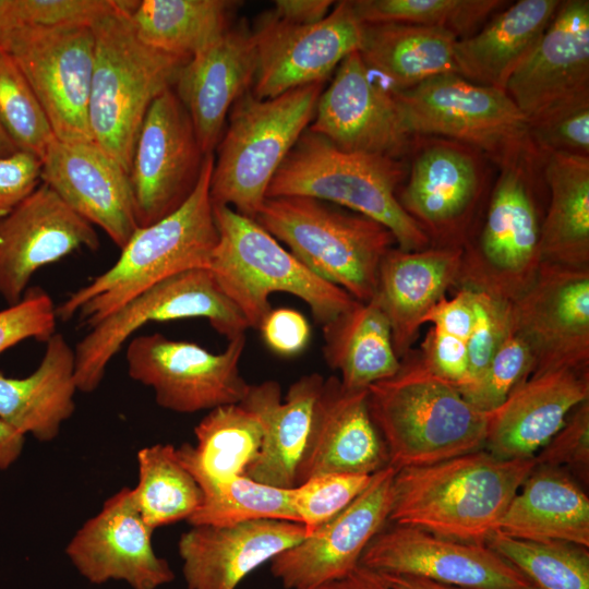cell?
<instances>
[{"label": "cell", "mask_w": 589, "mask_h": 589, "mask_svg": "<svg viewBox=\"0 0 589 589\" xmlns=\"http://www.w3.org/2000/svg\"><path fill=\"white\" fill-rule=\"evenodd\" d=\"M57 321L51 297L39 287L27 289L17 303L0 311V353L26 339L46 342Z\"/></svg>", "instance_id": "obj_48"}, {"label": "cell", "mask_w": 589, "mask_h": 589, "mask_svg": "<svg viewBox=\"0 0 589 589\" xmlns=\"http://www.w3.org/2000/svg\"><path fill=\"white\" fill-rule=\"evenodd\" d=\"M363 24L402 23L471 36L505 5L501 0H353Z\"/></svg>", "instance_id": "obj_42"}, {"label": "cell", "mask_w": 589, "mask_h": 589, "mask_svg": "<svg viewBox=\"0 0 589 589\" xmlns=\"http://www.w3.org/2000/svg\"><path fill=\"white\" fill-rule=\"evenodd\" d=\"M485 544L542 589H589L588 548L517 539L495 530Z\"/></svg>", "instance_id": "obj_41"}, {"label": "cell", "mask_w": 589, "mask_h": 589, "mask_svg": "<svg viewBox=\"0 0 589 589\" xmlns=\"http://www.w3.org/2000/svg\"><path fill=\"white\" fill-rule=\"evenodd\" d=\"M20 26L16 0H0V51H7L13 33Z\"/></svg>", "instance_id": "obj_57"}, {"label": "cell", "mask_w": 589, "mask_h": 589, "mask_svg": "<svg viewBox=\"0 0 589 589\" xmlns=\"http://www.w3.org/2000/svg\"><path fill=\"white\" fill-rule=\"evenodd\" d=\"M529 173L501 169L481 230L461 248L457 288L513 302L533 283L542 264L538 208Z\"/></svg>", "instance_id": "obj_11"}, {"label": "cell", "mask_w": 589, "mask_h": 589, "mask_svg": "<svg viewBox=\"0 0 589 589\" xmlns=\"http://www.w3.org/2000/svg\"><path fill=\"white\" fill-rule=\"evenodd\" d=\"M76 390L74 349L55 333L32 374L16 378L0 371V419L23 435L49 442L74 412Z\"/></svg>", "instance_id": "obj_32"}, {"label": "cell", "mask_w": 589, "mask_h": 589, "mask_svg": "<svg viewBox=\"0 0 589 589\" xmlns=\"http://www.w3.org/2000/svg\"><path fill=\"white\" fill-rule=\"evenodd\" d=\"M139 482L132 489L136 508L155 530L189 518L200 508L203 492L181 464L171 444L143 447L136 455Z\"/></svg>", "instance_id": "obj_39"}, {"label": "cell", "mask_w": 589, "mask_h": 589, "mask_svg": "<svg viewBox=\"0 0 589 589\" xmlns=\"http://www.w3.org/2000/svg\"><path fill=\"white\" fill-rule=\"evenodd\" d=\"M205 156L188 111L167 89L148 108L132 153L128 175L137 227L163 219L189 199Z\"/></svg>", "instance_id": "obj_15"}, {"label": "cell", "mask_w": 589, "mask_h": 589, "mask_svg": "<svg viewBox=\"0 0 589 589\" xmlns=\"http://www.w3.org/2000/svg\"><path fill=\"white\" fill-rule=\"evenodd\" d=\"M457 37L444 29L402 23L364 24L359 53L369 70L394 92L457 73Z\"/></svg>", "instance_id": "obj_34"}, {"label": "cell", "mask_w": 589, "mask_h": 589, "mask_svg": "<svg viewBox=\"0 0 589 589\" xmlns=\"http://www.w3.org/2000/svg\"><path fill=\"white\" fill-rule=\"evenodd\" d=\"M586 400L589 369L531 375L486 412L484 449L501 459L533 458Z\"/></svg>", "instance_id": "obj_28"}, {"label": "cell", "mask_w": 589, "mask_h": 589, "mask_svg": "<svg viewBox=\"0 0 589 589\" xmlns=\"http://www.w3.org/2000/svg\"><path fill=\"white\" fill-rule=\"evenodd\" d=\"M40 180L120 250L139 228L128 172L94 142L55 139L41 158Z\"/></svg>", "instance_id": "obj_23"}, {"label": "cell", "mask_w": 589, "mask_h": 589, "mask_svg": "<svg viewBox=\"0 0 589 589\" xmlns=\"http://www.w3.org/2000/svg\"><path fill=\"white\" fill-rule=\"evenodd\" d=\"M153 529L140 515L132 489L123 488L74 534L65 554L91 584L125 581L132 589H158L175 579L152 545Z\"/></svg>", "instance_id": "obj_22"}, {"label": "cell", "mask_w": 589, "mask_h": 589, "mask_svg": "<svg viewBox=\"0 0 589 589\" xmlns=\"http://www.w3.org/2000/svg\"><path fill=\"white\" fill-rule=\"evenodd\" d=\"M396 469L375 472L370 484L344 510L271 561L272 575L285 589H308L352 573L372 539L388 521Z\"/></svg>", "instance_id": "obj_20"}, {"label": "cell", "mask_w": 589, "mask_h": 589, "mask_svg": "<svg viewBox=\"0 0 589 589\" xmlns=\"http://www.w3.org/2000/svg\"><path fill=\"white\" fill-rule=\"evenodd\" d=\"M255 221L315 275L361 302L374 297L380 264L397 244L378 221L308 196L266 197Z\"/></svg>", "instance_id": "obj_8"}, {"label": "cell", "mask_w": 589, "mask_h": 589, "mask_svg": "<svg viewBox=\"0 0 589 589\" xmlns=\"http://www.w3.org/2000/svg\"><path fill=\"white\" fill-rule=\"evenodd\" d=\"M213 211L218 241L207 269L250 328L259 329L272 310L274 292L301 299L322 326L357 301L310 271L255 219L229 206H213Z\"/></svg>", "instance_id": "obj_6"}, {"label": "cell", "mask_w": 589, "mask_h": 589, "mask_svg": "<svg viewBox=\"0 0 589 589\" xmlns=\"http://www.w3.org/2000/svg\"><path fill=\"white\" fill-rule=\"evenodd\" d=\"M406 176L398 158L340 149L308 128L276 171L266 197L308 196L332 203L384 225L397 248L418 251L431 245L399 204L397 190Z\"/></svg>", "instance_id": "obj_5"}, {"label": "cell", "mask_w": 589, "mask_h": 589, "mask_svg": "<svg viewBox=\"0 0 589 589\" xmlns=\"http://www.w3.org/2000/svg\"><path fill=\"white\" fill-rule=\"evenodd\" d=\"M496 530L532 541H562L589 548V498L579 482L560 468L536 466Z\"/></svg>", "instance_id": "obj_33"}, {"label": "cell", "mask_w": 589, "mask_h": 589, "mask_svg": "<svg viewBox=\"0 0 589 589\" xmlns=\"http://www.w3.org/2000/svg\"><path fill=\"white\" fill-rule=\"evenodd\" d=\"M0 124L21 152L40 160L56 139L37 96L7 51H0Z\"/></svg>", "instance_id": "obj_43"}, {"label": "cell", "mask_w": 589, "mask_h": 589, "mask_svg": "<svg viewBox=\"0 0 589 589\" xmlns=\"http://www.w3.org/2000/svg\"><path fill=\"white\" fill-rule=\"evenodd\" d=\"M532 371L531 350L512 326L482 375L459 393L477 409L490 412L502 405L518 385L529 378Z\"/></svg>", "instance_id": "obj_44"}, {"label": "cell", "mask_w": 589, "mask_h": 589, "mask_svg": "<svg viewBox=\"0 0 589 589\" xmlns=\"http://www.w3.org/2000/svg\"><path fill=\"white\" fill-rule=\"evenodd\" d=\"M256 70L255 40L245 22L232 24L181 68L172 89L188 111L205 155L214 154L232 106L250 92Z\"/></svg>", "instance_id": "obj_26"}, {"label": "cell", "mask_w": 589, "mask_h": 589, "mask_svg": "<svg viewBox=\"0 0 589 589\" xmlns=\"http://www.w3.org/2000/svg\"><path fill=\"white\" fill-rule=\"evenodd\" d=\"M407 182L397 193L402 209L434 248H462L485 189L481 154L456 141L414 136Z\"/></svg>", "instance_id": "obj_12"}, {"label": "cell", "mask_w": 589, "mask_h": 589, "mask_svg": "<svg viewBox=\"0 0 589 589\" xmlns=\"http://www.w3.org/2000/svg\"><path fill=\"white\" fill-rule=\"evenodd\" d=\"M40 171L41 160L25 152L0 159V218L41 183Z\"/></svg>", "instance_id": "obj_53"}, {"label": "cell", "mask_w": 589, "mask_h": 589, "mask_svg": "<svg viewBox=\"0 0 589 589\" xmlns=\"http://www.w3.org/2000/svg\"><path fill=\"white\" fill-rule=\"evenodd\" d=\"M360 566L378 574L420 577L465 589H525L531 582L485 543L393 525L363 551Z\"/></svg>", "instance_id": "obj_18"}, {"label": "cell", "mask_w": 589, "mask_h": 589, "mask_svg": "<svg viewBox=\"0 0 589 589\" xmlns=\"http://www.w3.org/2000/svg\"><path fill=\"white\" fill-rule=\"evenodd\" d=\"M7 52L37 96L56 139L93 142L88 125L92 27L22 25L13 33Z\"/></svg>", "instance_id": "obj_14"}, {"label": "cell", "mask_w": 589, "mask_h": 589, "mask_svg": "<svg viewBox=\"0 0 589 589\" xmlns=\"http://www.w3.org/2000/svg\"><path fill=\"white\" fill-rule=\"evenodd\" d=\"M324 359L349 389H366L400 366L389 323L374 299L356 301L323 326Z\"/></svg>", "instance_id": "obj_35"}, {"label": "cell", "mask_w": 589, "mask_h": 589, "mask_svg": "<svg viewBox=\"0 0 589 589\" xmlns=\"http://www.w3.org/2000/svg\"><path fill=\"white\" fill-rule=\"evenodd\" d=\"M214 154L205 156L189 199L163 219L139 227L116 263L56 306L57 318L75 314L91 328L154 285L185 271L208 268L218 241L209 183Z\"/></svg>", "instance_id": "obj_2"}, {"label": "cell", "mask_w": 589, "mask_h": 589, "mask_svg": "<svg viewBox=\"0 0 589 589\" xmlns=\"http://www.w3.org/2000/svg\"><path fill=\"white\" fill-rule=\"evenodd\" d=\"M417 356L431 372L458 390L467 384L468 352L465 339L431 326Z\"/></svg>", "instance_id": "obj_51"}, {"label": "cell", "mask_w": 589, "mask_h": 589, "mask_svg": "<svg viewBox=\"0 0 589 589\" xmlns=\"http://www.w3.org/2000/svg\"><path fill=\"white\" fill-rule=\"evenodd\" d=\"M388 466V453L369 408V390L324 378L297 485L326 473L373 474ZM296 485V486H297Z\"/></svg>", "instance_id": "obj_25"}, {"label": "cell", "mask_w": 589, "mask_h": 589, "mask_svg": "<svg viewBox=\"0 0 589 589\" xmlns=\"http://www.w3.org/2000/svg\"><path fill=\"white\" fill-rule=\"evenodd\" d=\"M239 2L227 0H142L129 14L137 37L161 51L191 58L232 25Z\"/></svg>", "instance_id": "obj_37"}, {"label": "cell", "mask_w": 589, "mask_h": 589, "mask_svg": "<svg viewBox=\"0 0 589 589\" xmlns=\"http://www.w3.org/2000/svg\"><path fill=\"white\" fill-rule=\"evenodd\" d=\"M537 466L480 449L431 465L396 470L388 520L433 534L485 543Z\"/></svg>", "instance_id": "obj_1"}, {"label": "cell", "mask_w": 589, "mask_h": 589, "mask_svg": "<svg viewBox=\"0 0 589 589\" xmlns=\"http://www.w3.org/2000/svg\"><path fill=\"white\" fill-rule=\"evenodd\" d=\"M308 589H389L382 577L363 566H358L345 578Z\"/></svg>", "instance_id": "obj_55"}, {"label": "cell", "mask_w": 589, "mask_h": 589, "mask_svg": "<svg viewBox=\"0 0 589 589\" xmlns=\"http://www.w3.org/2000/svg\"><path fill=\"white\" fill-rule=\"evenodd\" d=\"M538 466L560 468L582 484L589 481V400L577 406L565 424L534 456Z\"/></svg>", "instance_id": "obj_49"}, {"label": "cell", "mask_w": 589, "mask_h": 589, "mask_svg": "<svg viewBox=\"0 0 589 589\" xmlns=\"http://www.w3.org/2000/svg\"><path fill=\"white\" fill-rule=\"evenodd\" d=\"M531 141L540 154L589 157V96L554 107L528 120Z\"/></svg>", "instance_id": "obj_46"}, {"label": "cell", "mask_w": 589, "mask_h": 589, "mask_svg": "<svg viewBox=\"0 0 589 589\" xmlns=\"http://www.w3.org/2000/svg\"><path fill=\"white\" fill-rule=\"evenodd\" d=\"M544 173L550 202L540 229L542 262L589 268V157L550 154Z\"/></svg>", "instance_id": "obj_36"}, {"label": "cell", "mask_w": 589, "mask_h": 589, "mask_svg": "<svg viewBox=\"0 0 589 589\" xmlns=\"http://www.w3.org/2000/svg\"><path fill=\"white\" fill-rule=\"evenodd\" d=\"M244 348L245 334L229 340L218 353L159 333L141 335L128 344V374L151 387L165 409L181 413L212 410L245 397L250 384L239 368Z\"/></svg>", "instance_id": "obj_13"}, {"label": "cell", "mask_w": 589, "mask_h": 589, "mask_svg": "<svg viewBox=\"0 0 589 589\" xmlns=\"http://www.w3.org/2000/svg\"><path fill=\"white\" fill-rule=\"evenodd\" d=\"M323 89L318 82L263 99L248 92L235 103L214 155L213 206L255 219L276 171L310 127Z\"/></svg>", "instance_id": "obj_7"}, {"label": "cell", "mask_w": 589, "mask_h": 589, "mask_svg": "<svg viewBox=\"0 0 589 589\" xmlns=\"http://www.w3.org/2000/svg\"><path fill=\"white\" fill-rule=\"evenodd\" d=\"M461 253L460 248L405 251L394 247L384 255L372 299L389 323L399 359L411 350L428 312L456 289Z\"/></svg>", "instance_id": "obj_29"}, {"label": "cell", "mask_w": 589, "mask_h": 589, "mask_svg": "<svg viewBox=\"0 0 589 589\" xmlns=\"http://www.w3.org/2000/svg\"><path fill=\"white\" fill-rule=\"evenodd\" d=\"M195 445L177 448L181 464L197 479L244 476L263 440L257 417L241 404L216 407L194 429Z\"/></svg>", "instance_id": "obj_38"}, {"label": "cell", "mask_w": 589, "mask_h": 589, "mask_svg": "<svg viewBox=\"0 0 589 589\" xmlns=\"http://www.w3.org/2000/svg\"><path fill=\"white\" fill-rule=\"evenodd\" d=\"M561 4L560 0H520L493 15L478 32L457 39L454 58L461 77L505 91Z\"/></svg>", "instance_id": "obj_31"}, {"label": "cell", "mask_w": 589, "mask_h": 589, "mask_svg": "<svg viewBox=\"0 0 589 589\" xmlns=\"http://www.w3.org/2000/svg\"><path fill=\"white\" fill-rule=\"evenodd\" d=\"M98 248L95 227L41 182L0 218V296L15 304L39 268L76 250Z\"/></svg>", "instance_id": "obj_21"}, {"label": "cell", "mask_w": 589, "mask_h": 589, "mask_svg": "<svg viewBox=\"0 0 589 589\" xmlns=\"http://www.w3.org/2000/svg\"><path fill=\"white\" fill-rule=\"evenodd\" d=\"M374 474V473H373ZM373 474L326 473L293 488V507L306 537L344 510L370 484Z\"/></svg>", "instance_id": "obj_45"}, {"label": "cell", "mask_w": 589, "mask_h": 589, "mask_svg": "<svg viewBox=\"0 0 589 589\" xmlns=\"http://www.w3.org/2000/svg\"><path fill=\"white\" fill-rule=\"evenodd\" d=\"M505 92L530 120L589 96V1L566 0Z\"/></svg>", "instance_id": "obj_24"}, {"label": "cell", "mask_w": 589, "mask_h": 589, "mask_svg": "<svg viewBox=\"0 0 589 589\" xmlns=\"http://www.w3.org/2000/svg\"><path fill=\"white\" fill-rule=\"evenodd\" d=\"M474 322L467 342L468 382L473 384L512 328V303L473 291Z\"/></svg>", "instance_id": "obj_47"}, {"label": "cell", "mask_w": 589, "mask_h": 589, "mask_svg": "<svg viewBox=\"0 0 589 589\" xmlns=\"http://www.w3.org/2000/svg\"><path fill=\"white\" fill-rule=\"evenodd\" d=\"M369 408L396 470L484 448L486 412L431 372L412 349L397 373L368 388Z\"/></svg>", "instance_id": "obj_3"}, {"label": "cell", "mask_w": 589, "mask_h": 589, "mask_svg": "<svg viewBox=\"0 0 589 589\" xmlns=\"http://www.w3.org/2000/svg\"><path fill=\"white\" fill-rule=\"evenodd\" d=\"M129 0H16L22 25L88 26L123 9Z\"/></svg>", "instance_id": "obj_50"}, {"label": "cell", "mask_w": 589, "mask_h": 589, "mask_svg": "<svg viewBox=\"0 0 589 589\" xmlns=\"http://www.w3.org/2000/svg\"><path fill=\"white\" fill-rule=\"evenodd\" d=\"M25 435L0 419V470L8 469L20 457Z\"/></svg>", "instance_id": "obj_56"}, {"label": "cell", "mask_w": 589, "mask_h": 589, "mask_svg": "<svg viewBox=\"0 0 589 589\" xmlns=\"http://www.w3.org/2000/svg\"><path fill=\"white\" fill-rule=\"evenodd\" d=\"M192 317L206 318L228 341L250 328L209 269L194 268L176 274L103 318L77 342L74 348L77 390L94 392L111 359L143 325Z\"/></svg>", "instance_id": "obj_10"}, {"label": "cell", "mask_w": 589, "mask_h": 589, "mask_svg": "<svg viewBox=\"0 0 589 589\" xmlns=\"http://www.w3.org/2000/svg\"><path fill=\"white\" fill-rule=\"evenodd\" d=\"M324 377L310 373L293 382L281 399L276 381L250 385L241 404L260 420L263 440L245 477L273 486L292 489L308 444L314 407Z\"/></svg>", "instance_id": "obj_30"}, {"label": "cell", "mask_w": 589, "mask_h": 589, "mask_svg": "<svg viewBox=\"0 0 589 589\" xmlns=\"http://www.w3.org/2000/svg\"><path fill=\"white\" fill-rule=\"evenodd\" d=\"M259 330L266 346L283 357L301 353L311 338L308 320L302 313L291 308H272L262 321Z\"/></svg>", "instance_id": "obj_52"}, {"label": "cell", "mask_w": 589, "mask_h": 589, "mask_svg": "<svg viewBox=\"0 0 589 589\" xmlns=\"http://www.w3.org/2000/svg\"><path fill=\"white\" fill-rule=\"evenodd\" d=\"M137 1L93 26L94 69L88 104L92 140L129 173L134 144L153 101L173 87L189 58L143 43L129 14Z\"/></svg>", "instance_id": "obj_4"}, {"label": "cell", "mask_w": 589, "mask_h": 589, "mask_svg": "<svg viewBox=\"0 0 589 589\" xmlns=\"http://www.w3.org/2000/svg\"><path fill=\"white\" fill-rule=\"evenodd\" d=\"M364 24L349 0L335 2L320 22L298 25L269 12L252 28L257 70L252 94L272 98L288 91L325 82L341 61L359 51Z\"/></svg>", "instance_id": "obj_16"}, {"label": "cell", "mask_w": 589, "mask_h": 589, "mask_svg": "<svg viewBox=\"0 0 589 589\" xmlns=\"http://www.w3.org/2000/svg\"><path fill=\"white\" fill-rule=\"evenodd\" d=\"M334 4L330 0H277L269 13L283 22L305 25L323 20Z\"/></svg>", "instance_id": "obj_54"}, {"label": "cell", "mask_w": 589, "mask_h": 589, "mask_svg": "<svg viewBox=\"0 0 589 589\" xmlns=\"http://www.w3.org/2000/svg\"><path fill=\"white\" fill-rule=\"evenodd\" d=\"M378 574V573H377ZM389 589H465L455 586L438 584L429 579L396 575L378 574Z\"/></svg>", "instance_id": "obj_58"}, {"label": "cell", "mask_w": 589, "mask_h": 589, "mask_svg": "<svg viewBox=\"0 0 589 589\" xmlns=\"http://www.w3.org/2000/svg\"><path fill=\"white\" fill-rule=\"evenodd\" d=\"M512 303V326L533 357L531 375L589 369V268L542 262Z\"/></svg>", "instance_id": "obj_17"}, {"label": "cell", "mask_w": 589, "mask_h": 589, "mask_svg": "<svg viewBox=\"0 0 589 589\" xmlns=\"http://www.w3.org/2000/svg\"><path fill=\"white\" fill-rule=\"evenodd\" d=\"M21 152L0 124V159Z\"/></svg>", "instance_id": "obj_59"}, {"label": "cell", "mask_w": 589, "mask_h": 589, "mask_svg": "<svg viewBox=\"0 0 589 589\" xmlns=\"http://www.w3.org/2000/svg\"><path fill=\"white\" fill-rule=\"evenodd\" d=\"M394 94L412 137L459 142L501 169L528 170L540 156L526 116L505 91L448 73Z\"/></svg>", "instance_id": "obj_9"}, {"label": "cell", "mask_w": 589, "mask_h": 589, "mask_svg": "<svg viewBox=\"0 0 589 589\" xmlns=\"http://www.w3.org/2000/svg\"><path fill=\"white\" fill-rule=\"evenodd\" d=\"M525 589H542V588H539V587H537V586L530 585V586L526 587Z\"/></svg>", "instance_id": "obj_60"}, {"label": "cell", "mask_w": 589, "mask_h": 589, "mask_svg": "<svg viewBox=\"0 0 589 589\" xmlns=\"http://www.w3.org/2000/svg\"><path fill=\"white\" fill-rule=\"evenodd\" d=\"M196 482L203 492V502L189 518L191 526H231L256 519L300 524L293 507V488H277L245 476L197 479Z\"/></svg>", "instance_id": "obj_40"}, {"label": "cell", "mask_w": 589, "mask_h": 589, "mask_svg": "<svg viewBox=\"0 0 589 589\" xmlns=\"http://www.w3.org/2000/svg\"><path fill=\"white\" fill-rule=\"evenodd\" d=\"M309 130L340 149L394 158L410 149L413 139L394 92L375 79L359 51L336 69Z\"/></svg>", "instance_id": "obj_19"}, {"label": "cell", "mask_w": 589, "mask_h": 589, "mask_svg": "<svg viewBox=\"0 0 589 589\" xmlns=\"http://www.w3.org/2000/svg\"><path fill=\"white\" fill-rule=\"evenodd\" d=\"M305 537L302 524L277 519L192 526L178 542L187 587L237 589L254 569Z\"/></svg>", "instance_id": "obj_27"}]
</instances>
